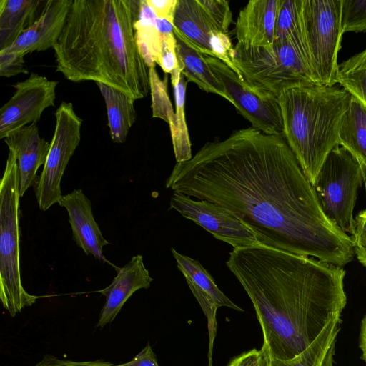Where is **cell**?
Here are the masks:
<instances>
[{
	"instance_id": "ffe728a7",
	"label": "cell",
	"mask_w": 366,
	"mask_h": 366,
	"mask_svg": "<svg viewBox=\"0 0 366 366\" xmlns=\"http://www.w3.org/2000/svg\"><path fill=\"white\" fill-rule=\"evenodd\" d=\"M42 0L0 1V51L11 45L41 15Z\"/></svg>"
},
{
	"instance_id": "74e56055",
	"label": "cell",
	"mask_w": 366,
	"mask_h": 366,
	"mask_svg": "<svg viewBox=\"0 0 366 366\" xmlns=\"http://www.w3.org/2000/svg\"><path fill=\"white\" fill-rule=\"evenodd\" d=\"M359 262L365 267H366V259H360Z\"/></svg>"
},
{
	"instance_id": "52a82bcc",
	"label": "cell",
	"mask_w": 366,
	"mask_h": 366,
	"mask_svg": "<svg viewBox=\"0 0 366 366\" xmlns=\"http://www.w3.org/2000/svg\"><path fill=\"white\" fill-rule=\"evenodd\" d=\"M364 184L360 162L337 146L327 156L312 184L326 217L344 233L353 237V210L358 189Z\"/></svg>"
},
{
	"instance_id": "f1b7e54d",
	"label": "cell",
	"mask_w": 366,
	"mask_h": 366,
	"mask_svg": "<svg viewBox=\"0 0 366 366\" xmlns=\"http://www.w3.org/2000/svg\"><path fill=\"white\" fill-rule=\"evenodd\" d=\"M217 31L227 34L232 21L229 1L225 0H198Z\"/></svg>"
},
{
	"instance_id": "8fae6325",
	"label": "cell",
	"mask_w": 366,
	"mask_h": 366,
	"mask_svg": "<svg viewBox=\"0 0 366 366\" xmlns=\"http://www.w3.org/2000/svg\"><path fill=\"white\" fill-rule=\"evenodd\" d=\"M57 84L35 73L14 84V94L0 109V139L36 123L46 109L54 106Z\"/></svg>"
},
{
	"instance_id": "1f68e13d",
	"label": "cell",
	"mask_w": 366,
	"mask_h": 366,
	"mask_svg": "<svg viewBox=\"0 0 366 366\" xmlns=\"http://www.w3.org/2000/svg\"><path fill=\"white\" fill-rule=\"evenodd\" d=\"M271 357L267 347L244 352L233 357L227 366H270Z\"/></svg>"
},
{
	"instance_id": "d6986e66",
	"label": "cell",
	"mask_w": 366,
	"mask_h": 366,
	"mask_svg": "<svg viewBox=\"0 0 366 366\" xmlns=\"http://www.w3.org/2000/svg\"><path fill=\"white\" fill-rule=\"evenodd\" d=\"M172 24L176 36L191 48L213 56L210 42L217 31L198 0H177Z\"/></svg>"
},
{
	"instance_id": "e0dca14e",
	"label": "cell",
	"mask_w": 366,
	"mask_h": 366,
	"mask_svg": "<svg viewBox=\"0 0 366 366\" xmlns=\"http://www.w3.org/2000/svg\"><path fill=\"white\" fill-rule=\"evenodd\" d=\"M117 276L112 283L98 292L106 297V302L99 315L97 326L103 327L112 322L122 306L134 292L148 289L153 278L145 267L143 257L134 256L123 267L117 270Z\"/></svg>"
},
{
	"instance_id": "cb8c5ba5",
	"label": "cell",
	"mask_w": 366,
	"mask_h": 366,
	"mask_svg": "<svg viewBox=\"0 0 366 366\" xmlns=\"http://www.w3.org/2000/svg\"><path fill=\"white\" fill-rule=\"evenodd\" d=\"M339 144L366 164V107L352 97L341 122Z\"/></svg>"
},
{
	"instance_id": "8992f818",
	"label": "cell",
	"mask_w": 366,
	"mask_h": 366,
	"mask_svg": "<svg viewBox=\"0 0 366 366\" xmlns=\"http://www.w3.org/2000/svg\"><path fill=\"white\" fill-rule=\"evenodd\" d=\"M231 59L239 75L251 87L264 94L278 97L283 89L295 84H318L307 55L291 39L262 47L237 44Z\"/></svg>"
},
{
	"instance_id": "277c9868",
	"label": "cell",
	"mask_w": 366,
	"mask_h": 366,
	"mask_svg": "<svg viewBox=\"0 0 366 366\" xmlns=\"http://www.w3.org/2000/svg\"><path fill=\"white\" fill-rule=\"evenodd\" d=\"M351 97L343 88L310 81L295 84L278 95L283 137L311 184L328 154L340 146V124Z\"/></svg>"
},
{
	"instance_id": "7402d4cb",
	"label": "cell",
	"mask_w": 366,
	"mask_h": 366,
	"mask_svg": "<svg viewBox=\"0 0 366 366\" xmlns=\"http://www.w3.org/2000/svg\"><path fill=\"white\" fill-rule=\"evenodd\" d=\"M96 84L105 101L111 139L114 143H124L137 120L135 100L112 86Z\"/></svg>"
},
{
	"instance_id": "4fadbf2b",
	"label": "cell",
	"mask_w": 366,
	"mask_h": 366,
	"mask_svg": "<svg viewBox=\"0 0 366 366\" xmlns=\"http://www.w3.org/2000/svg\"><path fill=\"white\" fill-rule=\"evenodd\" d=\"M171 252L177 262V268L184 276L192 292L207 318L209 335V364H212V346L217 327V310L221 307H227L239 312L244 310L220 290L213 277L198 260L183 255L173 248Z\"/></svg>"
},
{
	"instance_id": "d4e9b609",
	"label": "cell",
	"mask_w": 366,
	"mask_h": 366,
	"mask_svg": "<svg viewBox=\"0 0 366 366\" xmlns=\"http://www.w3.org/2000/svg\"><path fill=\"white\" fill-rule=\"evenodd\" d=\"M174 89L176 112L173 120L169 124L177 162L192 159L191 142L185 119L184 104L188 81L177 67L171 74Z\"/></svg>"
},
{
	"instance_id": "44dd1931",
	"label": "cell",
	"mask_w": 366,
	"mask_h": 366,
	"mask_svg": "<svg viewBox=\"0 0 366 366\" xmlns=\"http://www.w3.org/2000/svg\"><path fill=\"white\" fill-rule=\"evenodd\" d=\"M175 38L178 68L188 82H194L204 92L219 95L230 102L221 83L209 68L204 55L189 46L179 37L175 36Z\"/></svg>"
},
{
	"instance_id": "9a60e30c",
	"label": "cell",
	"mask_w": 366,
	"mask_h": 366,
	"mask_svg": "<svg viewBox=\"0 0 366 366\" xmlns=\"http://www.w3.org/2000/svg\"><path fill=\"white\" fill-rule=\"evenodd\" d=\"M74 0H48L40 17L9 46L0 51L24 55L54 48Z\"/></svg>"
},
{
	"instance_id": "5bb4252c",
	"label": "cell",
	"mask_w": 366,
	"mask_h": 366,
	"mask_svg": "<svg viewBox=\"0 0 366 366\" xmlns=\"http://www.w3.org/2000/svg\"><path fill=\"white\" fill-rule=\"evenodd\" d=\"M69 214V222L72 229V239L86 255L92 254L97 259L112 265L116 271L119 267L108 261L103 254V247L109 243L107 241L96 222L92 212L91 201L81 189L62 195L58 202Z\"/></svg>"
},
{
	"instance_id": "83f0119b",
	"label": "cell",
	"mask_w": 366,
	"mask_h": 366,
	"mask_svg": "<svg viewBox=\"0 0 366 366\" xmlns=\"http://www.w3.org/2000/svg\"><path fill=\"white\" fill-rule=\"evenodd\" d=\"M341 19L343 34L366 31V0H342Z\"/></svg>"
},
{
	"instance_id": "4dcf8cb0",
	"label": "cell",
	"mask_w": 366,
	"mask_h": 366,
	"mask_svg": "<svg viewBox=\"0 0 366 366\" xmlns=\"http://www.w3.org/2000/svg\"><path fill=\"white\" fill-rule=\"evenodd\" d=\"M24 56L18 52L0 51V76L11 77L19 74H29Z\"/></svg>"
},
{
	"instance_id": "3957f363",
	"label": "cell",
	"mask_w": 366,
	"mask_h": 366,
	"mask_svg": "<svg viewBox=\"0 0 366 366\" xmlns=\"http://www.w3.org/2000/svg\"><path fill=\"white\" fill-rule=\"evenodd\" d=\"M140 0H74L53 49L67 80L112 86L137 100L150 91L149 68L135 40Z\"/></svg>"
},
{
	"instance_id": "ac0fdd59",
	"label": "cell",
	"mask_w": 366,
	"mask_h": 366,
	"mask_svg": "<svg viewBox=\"0 0 366 366\" xmlns=\"http://www.w3.org/2000/svg\"><path fill=\"white\" fill-rule=\"evenodd\" d=\"M281 3L282 0L249 1L236 22L237 44L254 47L272 45Z\"/></svg>"
},
{
	"instance_id": "836d02e7",
	"label": "cell",
	"mask_w": 366,
	"mask_h": 366,
	"mask_svg": "<svg viewBox=\"0 0 366 366\" xmlns=\"http://www.w3.org/2000/svg\"><path fill=\"white\" fill-rule=\"evenodd\" d=\"M112 364L102 360L76 362L59 359L51 355H46L35 366H111Z\"/></svg>"
},
{
	"instance_id": "f546056e",
	"label": "cell",
	"mask_w": 366,
	"mask_h": 366,
	"mask_svg": "<svg viewBox=\"0 0 366 366\" xmlns=\"http://www.w3.org/2000/svg\"><path fill=\"white\" fill-rule=\"evenodd\" d=\"M157 64L166 74H171L178 67L176 38L174 33L161 34L160 49Z\"/></svg>"
},
{
	"instance_id": "8d00e7d4",
	"label": "cell",
	"mask_w": 366,
	"mask_h": 366,
	"mask_svg": "<svg viewBox=\"0 0 366 366\" xmlns=\"http://www.w3.org/2000/svg\"><path fill=\"white\" fill-rule=\"evenodd\" d=\"M359 346L362 352V359L366 365V315L361 321Z\"/></svg>"
},
{
	"instance_id": "484cf974",
	"label": "cell",
	"mask_w": 366,
	"mask_h": 366,
	"mask_svg": "<svg viewBox=\"0 0 366 366\" xmlns=\"http://www.w3.org/2000/svg\"><path fill=\"white\" fill-rule=\"evenodd\" d=\"M337 83L366 107V49L339 64Z\"/></svg>"
},
{
	"instance_id": "7a4b0ae2",
	"label": "cell",
	"mask_w": 366,
	"mask_h": 366,
	"mask_svg": "<svg viewBox=\"0 0 366 366\" xmlns=\"http://www.w3.org/2000/svg\"><path fill=\"white\" fill-rule=\"evenodd\" d=\"M229 254L226 265L252 302L271 358H295L341 317L342 267L258 243Z\"/></svg>"
},
{
	"instance_id": "e575fe53",
	"label": "cell",
	"mask_w": 366,
	"mask_h": 366,
	"mask_svg": "<svg viewBox=\"0 0 366 366\" xmlns=\"http://www.w3.org/2000/svg\"><path fill=\"white\" fill-rule=\"evenodd\" d=\"M111 366H159L157 360L152 347L147 344L131 361L117 365Z\"/></svg>"
},
{
	"instance_id": "2e32d148",
	"label": "cell",
	"mask_w": 366,
	"mask_h": 366,
	"mask_svg": "<svg viewBox=\"0 0 366 366\" xmlns=\"http://www.w3.org/2000/svg\"><path fill=\"white\" fill-rule=\"evenodd\" d=\"M10 151L14 152L19 165V194L22 197L26 190L36 185V172L45 164L50 143L39 135L36 123L26 125L4 139Z\"/></svg>"
},
{
	"instance_id": "9c48e42d",
	"label": "cell",
	"mask_w": 366,
	"mask_h": 366,
	"mask_svg": "<svg viewBox=\"0 0 366 366\" xmlns=\"http://www.w3.org/2000/svg\"><path fill=\"white\" fill-rule=\"evenodd\" d=\"M56 124L44 168L35 185L39 207L46 211L62 197L61 181L81 141L82 119L71 102H62L55 112Z\"/></svg>"
},
{
	"instance_id": "d590c367",
	"label": "cell",
	"mask_w": 366,
	"mask_h": 366,
	"mask_svg": "<svg viewBox=\"0 0 366 366\" xmlns=\"http://www.w3.org/2000/svg\"><path fill=\"white\" fill-rule=\"evenodd\" d=\"M177 0H147L158 18H164L172 22Z\"/></svg>"
},
{
	"instance_id": "7c38bea8",
	"label": "cell",
	"mask_w": 366,
	"mask_h": 366,
	"mask_svg": "<svg viewBox=\"0 0 366 366\" xmlns=\"http://www.w3.org/2000/svg\"><path fill=\"white\" fill-rule=\"evenodd\" d=\"M169 208L203 227L217 239L230 244L233 249L257 243L253 234L233 214L217 204L173 192Z\"/></svg>"
},
{
	"instance_id": "d6a6232c",
	"label": "cell",
	"mask_w": 366,
	"mask_h": 366,
	"mask_svg": "<svg viewBox=\"0 0 366 366\" xmlns=\"http://www.w3.org/2000/svg\"><path fill=\"white\" fill-rule=\"evenodd\" d=\"M358 260L366 259V214L358 213L355 219V232L351 237Z\"/></svg>"
},
{
	"instance_id": "603a6c76",
	"label": "cell",
	"mask_w": 366,
	"mask_h": 366,
	"mask_svg": "<svg viewBox=\"0 0 366 366\" xmlns=\"http://www.w3.org/2000/svg\"><path fill=\"white\" fill-rule=\"evenodd\" d=\"M341 317L330 321L315 341L293 359L271 358L270 366H334V356Z\"/></svg>"
},
{
	"instance_id": "30bf717a",
	"label": "cell",
	"mask_w": 366,
	"mask_h": 366,
	"mask_svg": "<svg viewBox=\"0 0 366 366\" xmlns=\"http://www.w3.org/2000/svg\"><path fill=\"white\" fill-rule=\"evenodd\" d=\"M204 55L237 111L252 127L267 134L283 136V122L277 97L251 87L237 73L217 58Z\"/></svg>"
},
{
	"instance_id": "5b68a950",
	"label": "cell",
	"mask_w": 366,
	"mask_h": 366,
	"mask_svg": "<svg viewBox=\"0 0 366 366\" xmlns=\"http://www.w3.org/2000/svg\"><path fill=\"white\" fill-rule=\"evenodd\" d=\"M19 184L18 161L9 150L0 184V299L11 317L39 297L28 293L21 280Z\"/></svg>"
},
{
	"instance_id": "4316f807",
	"label": "cell",
	"mask_w": 366,
	"mask_h": 366,
	"mask_svg": "<svg viewBox=\"0 0 366 366\" xmlns=\"http://www.w3.org/2000/svg\"><path fill=\"white\" fill-rule=\"evenodd\" d=\"M149 81L152 117L160 118L169 124L173 120L175 113L167 92V76L162 80L155 67H150Z\"/></svg>"
},
{
	"instance_id": "6da1fadb",
	"label": "cell",
	"mask_w": 366,
	"mask_h": 366,
	"mask_svg": "<svg viewBox=\"0 0 366 366\" xmlns=\"http://www.w3.org/2000/svg\"><path fill=\"white\" fill-rule=\"evenodd\" d=\"M165 185L224 207L262 245L341 267L355 254L350 236L322 212L283 136L235 130L177 162Z\"/></svg>"
},
{
	"instance_id": "ba28073f",
	"label": "cell",
	"mask_w": 366,
	"mask_h": 366,
	"mask_svg": "<svg viewBox=\"0 0 366 366\" xmlns=\"http://www.w3.org/2000/svg\"><path fill=\"white\" fill-rule=\"evenodd\" d=\"M342 0H301V16L312 72L322 85L337 84Z\"/></svg>"
}]
</instances>
